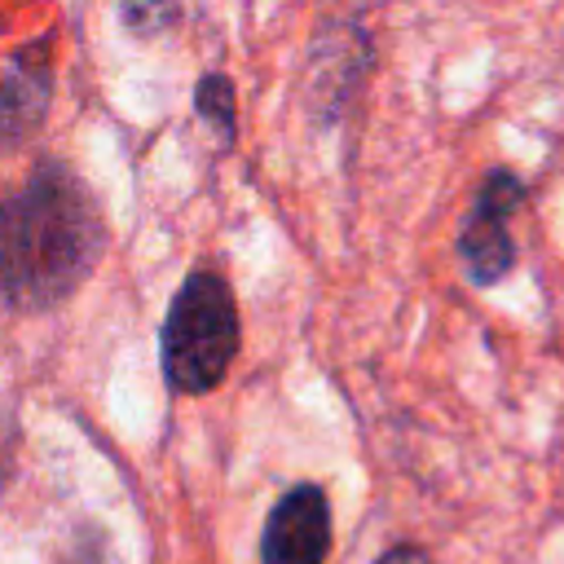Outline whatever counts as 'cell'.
I'll return each mask as SVG.
<instances>
[{
    "mask_svg": "<svg viewBox=\"0 0 564 564\" xmlns=\"http://www.w3.org/2000/svg\"><path fill=\"white\" fill-rule=\"evenodd\" d=\"M330 507L317 485H295L278 498L260 533V564H326Z\"/></svg>",
    "mask_w": 564,
    "mask_h": 564,
    "instance_id": "obj_4",
    "label": "cell"
},
{
    "mask_svg": "<svg viewBox=\"0 0 564 564\" xmlns=\"http://www.w3.org/2000/svg\"><path fill=\"white\" fill-rule=\"evenodd\" d=\"M524 203V185L520 176L511 172H489L471 198V212L463 220V234H458V256H463V269L476 286H489L498 282L502 273H511L516 264V242L507 234V220L511 212Z\"/></svg>",
    "mask_w": 564,
    "mask_h": 564,
    "instance_id": "obj_3",
    "label": "cell"
},
{
    "mask_svg": "<svg viewBox=\"0 0 564 564\" xmlns=\"http://www.w3.org/2000/svg\"><path fill=\"white\" fill-rule=\"evenodd\" d=\"M101 247V207L66 163H40L0 198V291L13 308L35 313L70 300Z\"/></svg>",
    "mask_w": 564,
    "mask_h": 564,
    "instance_id": "obj_1",
    "label": "cell"
},
{
    "mask_svg": "<svg viewBox=\"0 0 564 564\" xmlns=\"http://www.w3.org/2000/svg\"><path fill=\"white\" fill-rule=\"evenodd\" d=\"M194 106H198V115L207 123H216L220 132L234 137V84L225 75H207L198 84V93H194Z\"/></svg>",
    "mask_w": 564,
    "mask_h": 564,
    "instance_id": "obj_6",
    "label": "cell"
},
{
    "mask_svg": "<svg viewBox=\"0 0 564 564\" xmlns=\"http://www.w3.org/2000/svg\"><path fill=\"white\" fill-rule=\"evenodd\" d=\"M48 106V75L44 66H26L13 62L9 70H0V150L18 145L44 115Z\"/></svg>",
    "mask_w": 564,
    "mask_h": 564,
    "instance_id": "obj_5",
    "label": "cell"
},
{
    "mask_svg": "<svg viewBox=\"0 0 564 564\" xmlns=\"http://www.w3.org/2000/svg\"><path fill=\"white\" fill-rule=\"evenodd\" d=\"M123 22L137 35H154L176 22V0H123Z\"/></svg>",
    "mask_w": 564,
    "mask_h": 564,
    "instance_id": "obj_7",
    "label": "cell"
},
{
    "mask_svg": "<svg viewBox=\"0 0 564 564\" xmlns=\"http://www.w3.org/2000/svg\"><path fill=\"white\" fill-rule=\"evenodd\" d=\"M238 357V304L220 273L198 269L181 282L163 317V375L176 392H212Z\"/></svg>",
    "mask_w": 564,
    "mask_h": 564,
    "instance_id": "obj_2",
    "label": "cell"
},
{
    "mask_svg": "<svg viewBox=\"0 0 564 564\" xmlns=\"http://www.w3.org/2000/svg\"><path fill=\"white\" fill-rule=\"evenodd\" d=\"M66 564H115V560L101 551V542H97V538H93V542H88V538H79V542H75V555H70Z\"/></svg>",
    "mask_w": 564,
    "mask_h": 564,
    "instance_id": "obj_8",
    "label": "cell"
},
{
    "mask_svg": "<svg viewBox=\"0 0 564 564\" xmlns=\"http://www.w3.org/2000/svg\"><path fill=\"white\" fill-rule=\"evenodd\" d=\"M375 564H432L419 546H392V551H383Z\"/></svg>",
    "mask_w": 564,
    "mask_h": 564,
    "instance_id": "obj_9",
    "label": "cell"
}]
</instances>
